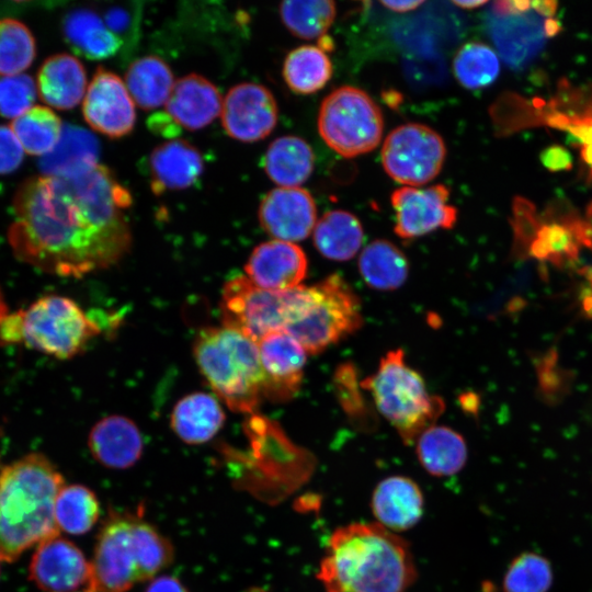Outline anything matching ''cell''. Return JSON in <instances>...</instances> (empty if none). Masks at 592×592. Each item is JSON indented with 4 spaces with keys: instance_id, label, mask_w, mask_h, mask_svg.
<instances>
[{
    "instance_id": "cell-1",
    "label": "cell",
    "mask_w": 592,
    "mask_h": 592,
    "mask_svg": "<svg viewBox=\"0 0 592 592\" xmlns=\"http://www.w3.org/2000/svg\"><path fill=\"white\" fill-rule=\"evenodd\" d=\"M128 191L102 164L75 178L37 175L16 191L8 239L14 255L46 273L82 277L132 247Z\"/></svg>"
},
{
    "instance_id": "cell-2",
    "label": "cell",
    "mask_w": 592,
    "mask_h": 592,
    "mask_svg": "<svg viewBox=\"0 0 592 592\" xmlns=\"http://www.w3.org/2000/svg\"><path fill=\"white\" fill-rule=\"evenodd\" d=\"M317 579L325 592H407L417 568L402 537L377 522H353L331 533Z\"/></svg>"
},
{
    "instance_id": "cell-3",
    "label": "cell",
    "mask_w": 592,
    "mask_h": 592,
    "mask_svg": "<svg viewBox=\"0 0 592 592\" xmlns=\"http://www.w3.org/2000/svg\"><path fill=\"white\" fill-rule=\"evenodd\" d=\"M65 480L54 464L31 453L0 471V561L59 535L55 502Z\"/></svg>"
},
{
    "instance_id": "cell-4",
    "label": "cell",
    "mask_w": 592,
    "mask_h": 592,
    "mask_svg": "<svg viewBox=\"0 0 592 592\" xmlns=\"http://www.w3.org/2000/svg\"><path fill=\"white\" fill-rule=\"evenodd\" d=\"M193 354L214 392L235 412L253 413L264 399L258 343L221 326L202 329Z\"/></svg>"
},
{
    "instance_id": "cell-5",
    "label": "cell",
    "mask_w": 592,
    "mask_h": 592,
    "mask_svg": "<svg viewBox=\"0 0 592 592\" xmlns=\"http://www.w3.org/2000/svg\"><path fill=\"white\" fill-rule=\"evenodd\" d=\"M361 386L372 392L377 410L406 444L434 425L444 410L443 399L428 392L422 376L406 364L400 349L389 351Z\"/></svg>"
},
{
    "instance_id": "cell-6",
    "label": "cell",
    "mask_w": 592,
    "mask_h": 592,
    "mask_svg": "<svg viewBox=\"0 0 592 592\" xmlns=\"http://www.w3.org/2000/svg\"><path fill=\"white\" fill-rule=\"evenodd\" d=\"M312 299L314 286L269 291L258 287L246 275H237L223 288V326L259 343L265 335L285 330L307 310Z\"/></svg>"
},
{
    "instance_id": "cell-7",
    "label": "cell",
    "mask_w": 592,
    "mask_h": 592,
    "mask_svg": "<svg viewBox=\"0 0 592 592\" xmlns=\"http://www.w3.org/2000/svg\"><path fill=\"white\" fill-rule=\"evenodd\" d=\"M363 325L360 299L346 281L332 274L314 285L307 310L284 331L309 354H318L357 331Z\"/></svg>"
},
{
    "instance_id": "cell-8",
    "label": "cell",
    "mask_w": 592,
    "mask_h": 592,
    "mask_svg": "<svg viewBox=\"0 0 592 592\" xmlns=\"http://www.w3.org/2000/svg\"><path fill=\"white\" fill-rule=\"evenodd\" d=\"M23 343L60 360L79 354L101 329L71 298L46 295L22 310Z\"/></svg>"
},
{
    "instance_id": "cell-9",
    "label": "cell",
    "mask_w": 592,
    "mask_h": 592,
    "mask_svg": "<svg viewBox=\"0 0 592 592\" xmlns=\"http://www.w3.org/2000/svg\"><path fill=\"white\" fill-rule=\"evenodd\" d=\"M383 128L380 109L358 88H338L320 105L319 134L331 149L343 157H355L375 149L382 139Z\"/></svg>"
},
{
    "instance_id": "cell-10",
    "label": "cell",
    "mask_w": 592,
    "mask_h": 592,
    "mask_svg": "<svg viewBox=\"0 0 592 592\" xmlns=\"http://www.w3.org/2000/svg\"><path fill=\"white\" fill-rule=\"evenodd\" d=\"M137 514L111 511L96 538L91 563L92 592H127L140 582L134 534Z\"/></svg>"
},
{
    "instance_id": "cell-11",
    "label": "cell",
    "mask_w": 592,
    "mask_h": 592,
    "mask_svg": "<svg viewBox=\"0 0 592 592\" xmlns=\"http://www.w3.org/2000/svg\"><path fill=\"white\" fill-rule=\"evenodd\" d=\"M446 157L443 138L432 128L418 123L396 127L386 137L382 162L395 181L419 186L432 181Z\"/></svg>"
},
{
    "instance_id": "cell-12",
    "label": "cell",
    "mask_w": 592,
    "mask_h": 592,
    "mask_svg": "<svg viewBox=\"0 0 592 592\" xmlns=\"http://www.w3.org/2000/svg\"><path fill=\"white\" fill-rule=\"evenodd\" d=\"M547 19L533 8L532 1L492 3L487 15V30L510 68L522 69L538 55L548 37Z\"/></svg>"
},
{
    "instance_id": "cell-13",
    "label": "cell",
    "mask_w": 592,
    "mask_h": 592,
    "mask_svg": "<svg viewBox=\"0 0 592 592\" xmlns=\"http://www.w3.org/2000/svg\"><path fill=\"white\" fill-rule=\"evenodd\" d=\"M84 121L110 138L128 135L136 123L135 102L122 78L98 67L82 102Z\"/></svg>"
},
{
    "instance_id": "cell-14",
    "label": "cell",
    "mask_w": 592,
    "mask_h": 592,
    "mask_svg": "<svg viewBox=\"0 0 592 592\" xmlns=\"http://www.w3.org/2000/svg\"><path fill=\"white\" fill-rule=\"evenodd\" d=\"M220 117L223 128L230 138L254 143L272 133L278 110L269 89L262 84L242 82L226 93Z\"/></svg>"
},
{
    "instance_id": "cell-15",
    "label": "cell",
    "mask_w": 592,
    "mask_h": 592,
    "mask_svg": "<svg viewBox=\"0 0 592 592\" xmlns=\"http://www.w3.org/2000/svg\"><path fill=\"white\" fill-rule=\"evenodd\" d=\"M449 190L444 184L395 190L390 196L396 214L395 232L402 239H413L439 228H452L457 209L447 204Z\"/></svg>"
},
{
    "instance_id": "cell-16",
    "label": "cell",
    "mask_w": 592,
    "mask_h": 592,
    "mask_svg": "<svg viewBox=\"0 0 592 592\" xmlns=\"http://www.w3.org/2000/svg\"><path fill=\"white\" fill-rule=\"evenodd\" d=\"M30 579L46 592H76L91 582V563L69 539L59 535L37 545L30 563Z\"/></svg>"
},
{
    "instance_id": "cell-17",
    "label": "cell",
    "mask_w": 592,
    "mask_h": 592,
    "mask_svg": "<svg viewBox=\"0 0 592 592\" xmlns=\"http://www.w3.org/2000/svg\"><path fill=\"white\" fill-rule=\"evenodd\" d=\"M259 221L275 240L301 241L314 230L317 208L303 187H276L267 192L259 206Z\"/></svg>"
},
{
    "instance_id": "cell-18",
    "label": "cell",
    "mask_w": 592,
    "mask_h": 592,
    "mask_svg": "<svg viewBox=\"0 0 592 592\" xmlns=\"http://www.w3.org/2000/svg\"><path fill=\"white\" fill-rule=\"evenodd\" d=\"M258 348L264 376L263 397L275 402L289 400L301 386L306 351L284 330L265 335Z\"/></svg>"
},
{
    "instance_id": "cell-19",
    "label": "cell",
    "mask_w": 592,
    "mask_h": 592,
    "mask_svg": "<svg viewBox=\"0 0 592 592\" xmlns=\"http://www.w3.org/2000/svg\"><path fill=\"white\" fill-rule=\"evenodd\" d=\"M307 269L308 261L300 247L275 239L257 246L244 265L246 276L258 287L269 291L300 286Z\"/></svg>"
},
{
    "instance_id": "cell-20",
    "label": "cell",
    "mask_w": 592,
    "mask_h": 592,
    "mask_svg": "<svg viewBox=\"0 0 592 592\" xmlns=\"http://www.w3.org/2000/svg\"><path fill=\"white\" fill-rule=\"evenodd\" d=\"M223 99L205 77L190 73L178 79L164 104V113L177 127L198 130L220 115Z\"/></svg>"
},
{
    "instance_id": "cell-21",
    "label": "cell",
    "mask_w": 592,
    "mask_h": 592,
    "mask_svg": "<svg viewBox=\"0 0 592 592\" xmlns=\"http://www.w3.org/2000/svg\"><path fill=\"white\" fill-rule=\"evenodd\" d=\"M420 487L405 476H390L375 487L371 508L376 522L397 533L412 528L423 515Z\"/></svg>"
},
{
    "instance_id": "cell-22",
    "label": "cell",
    "mask_w": 592,
    "mask_h": 592,
    "mask_svg": "<svg viewBox=\"0 0 592 592\" xmlns=\"http://www.w3.org/2000/svg\"><path fill=\"white\" fill-rule=\"evenodd\" d=\"M148 166L150 186L156 195L190 187L204 169L200 150L184 139L158 145L149 156Z\"/></svg>"
},
{
    "instance_id": "cell-23",
    "label": "cell",
    "mask_w": 592,
    "mask_h": 592,
    "mask_svg": "<svg viewBox=\"0 0 592 592\" xmlns=\"http://www.w3.org/2000/svg\"><path fill=\"white\" fill-rule=\"evenodd\" d=\"M92 456L103 466L126 469L135 465L144 449L137 425L123 415H109L93 425L88 437Z\"/></svg>"
},
{
    "instance_id": "cell-24",
    "label": "cell",
    "mask_w": 592,
    "mask_h": 592,
    "mask_svg": "<svg viewBox=\"0 0 592 592\" xmlns=\"http://www.w3.org/2000/svg\"><path fill=\"white\" fill-rule=\"evenodd\" d=\"M87 89L86 69L78 58L69 54L48 57L37 75V91L42 101L58 110L78 105Z\"/></svg>"
},
{
    "instance_id": "cell-25",
    "label": "cell",
    "mask_w": 592,
    "mask_h": 592,
    "mask_svg": "<svg viewBox=\"0 0 592 592\" xmlns=\"http://www.w3.org/2000/svg\"><path fill=\"white\" fill-rule=\"evenodd\" d=\"M225 413L218 400L206 392H193L181 398L172 409L173 432L187 444H203L221 429Z\"/></svg>"
},
{
    "instance_id": "cell-26",
    "label": "cell",
    "mask_w": 592,
    "mask_h": 592,
    "mask_svg": "<svg viewBox=\"0 0 592 592\" xmlns=\"http://www.w3.org/2000/svg\"><path fill=\"white\" fill-rule=\"evenodd\" d=\"M582 91L578 90L577 105L566 106L561 96L548 103L534 104L535 112L542 116V123L567 130L580 148V158L585 167L588 181H592V94H588L583 106L580 107Z\"/></svg>"
},
{
    "instance_id": "cell-27",
    "label": "cell",
    "mask_w": 592,
    "mask_h": 592,
    "mask_svg": "<svg viewBox=\"0 0 592 592\" xmlns=\"http://www.w3.org/2000/svg\"><path fill=\"white\" fill-rule=\"evenodd\" d=\"M99 146L95 138L82 128L64 126L55 149L43 157L44 175L75 178L98 163Z\"/></svg>"
},
{
    "instance_id": "cell-28",
    "label": "cell",
    "mask_w": 592,
    "mask_h": 592,
    "mask_svg": "<svg viewBox=\"0 0 592 592\" xmlns=\"http://www.w3.org/2000/svg\"><path fill=\"white\" fill-rule=\"evenodd\" d=\"M415 442L418 459L432 476H453L465 466L467 445L463 436L451 428L432 425Z\"/></svg>"
},
{
    "instance_id": "cell-29",
    "label": "cell",
    "mask_w": 592,
    "mask_h": 592,
    "mask_svg": "<svg viewBox=\"0 0 592 592\" xmlns=\"http://www.w3.org/2000/svg\"><path fill=\"white\" fill-rule=\"evenodd\" d=\"M311 147L297 136H282L272 141L263 158L267 177L283 187H297L312 172Z\"/></svg>"
},
{
    "instance_id": "cell-30",
    "label": "cell",
    "mask_w": 592,
    "mask_h": 592,
    "mask_svg": "<svg viewBox=\"0 0 592 592\" xmlns=\"http://www.w3.org/2000/svg\"><path fill=\"white\" fill-rule=\"evenodd\" d=\"M64 34L77 53L93 60L112 57L123 44L103 18L89 9L71 11L64 21Z\"/></svg>"
},
{
    "instance_id": "cell-31",
    "label": "cell",
    "mask_w": 592,
    "mask_h": 592,
    "mask_svg": "<svg viewBox=\"0 0 592 592\" xmlns=\"http://www.w3.org/2000/svg\"><path fill=\"white\" fill-rule=\"evenodd\" d=\"M124 82L134 102L143 110L166 104L175 83L169 65L156 55H147L132 62Z\"/></svg>"
},
{
    "instance_id": "cell-32",
    "label": "cell",
    "mask_w": 592,
    "mask_h": 592,
    "mask_svg": "<svg viewBox=\"0 0 592 592\" xmlns=\"http://www.w3.org/2000/svg\"><path fill=\"white\" fill-rule=\"evenodd\" d=\"M364 232L360 220L350 212H327L314 228V244L326 258L334 261L352 259L363 243Z\"/></svg>"
},
{
    "instance_id": "cell-33",
    "label": "cell",
    "mask_w": 592,
    "mask_h": 592,
    "mask_svg": "<svg viewBox=\"0 0 592 592\" xmlns=\"http://www.w3.org/2000/svg\"><path fill=\"white\" fill-rule=\"evenodd\" d=\"M358 271L371 288L394 291L406 282L409 262L396 244L385 239H377L362 250L358 258Z\"/></svg>"
},
{
    "instance_id": "cell-34",
    "label": "cell",
    "mask_w": 592,
    "mask_h": 592,
    "mask_svg": "<svg viewBox=\"0 0 592 592\" xmlns=\"http://www.w3.org/2000/svg\"><path fill=\"white\" fill-rule=\"evenodd\" d=\"M283 78L297 94H311L330 80L332 65L320 47L305 45L288 53L283 64Z\"/></svg>"
},
{
    "instance_id": "cell-35",
    "label": "cell",
    "mask_w": 592,
    "mask_h": 592,
    "mask_svg": "<svg viewBox=\"0 0 592 592\" xmlns=\"http://www.w3.org/2000/svg\"><path fill=\"white\" fill-rule=\"evenodd\" d=\"M10 127L25 152L43 157L55 149L64 128L54 111L39 105L14 118Z\"/></svg>"
},
{
    "instance_id": "cell-36",
    "label": "cell",
    "mask_w": 592,
    "mask_h": 592,
    "mask_svg": "<svg viewBox=\"0 0 592 592\" xmlns=\"http://www.w3.org/2000/svg\"><path fill=\"white\" fill-rule=\"evenodd\" d=\"M100 517L95 493L82 485L64 486L55 502V522L59 531L71 535L88 533Z\"/></svg>"
},
{
    "instance_id": "cell-37",
    "label": "cell",
    "mask_w": 592,
    "mask_h": 592,
    "mask_svg": "<svg viewBox=\"0 0 592 592\" xmlns=\"http://www.w3.org/2000/svg\"><path fill=\"white\" fill-rule=\"evenodd\" d=\"M280 15L292 34L304 39L321 38L335 16L330 0H293L280 5Z\"/></svg>"
},
{
    "instance_id": "cell-38",
    "label": "cell",
    "mask_w": 592,
    "mask_h": 592,
    "mask_svg": "<svg viewBox=\"0 0 592 592\" xmlns=\"http://www.w3.org/2000/svg\"><path fill=\"white\" fill-rule=\"evenodd\" d=\"M453 70L457 81L467 89L490 86L498 77L500 62L497 54L482 43H467L456 53Z\"/></svg>"
},
{
    "instance_id": "cell-39",
    "label": "cell",
    "mask_w": 592,
    "mask_h": 592,
    "mask_svg": "<svg viewBox=\"0 0 592 592\" xmlns=\"http://www.w3.org/2000/svg\"><path fill=\"white\" fill-rule=\"evenodd\" d=\"M35 54V39L26 25L14 19H1L0 75H21L33 62Z\"/></svg>"
},
{
    "instance_id": "cell-40",
    "label": "cell",
    "mask_w": 592,
    "mask_h": 592,
    "mask_svg": "<svg viewBox=\"0 0 592 592\" xmlns=\"http://www.w3.org/2000/svg\"><path fill=\"white\" fill-rule=\"evenodd\" d=\"M134 533L138 548L140 582L153 579L172 562L173 546L155 526L138 515L135 519Z\"/></svg>"
},
{
    "instance_id": "cell-41",
    "label": "cell",
    "mask_w": 592,
    "mask_h": 592,
    "mask_svg": "<svg viewBox=\"0 0 592 592\" xmlns=\"http://www.w3.org/2000/svg\"><path fill=\"white\" fill-rule=\"evenodd\" d=\"M553 581L550 563L535 553H523L510 563L503 579L504 592H547Z\"/></svg>"
},
{
    "instance_id": "cell-42",
    "label": "cell",
    "mask_w": 592,
    "mask_h": 592,
    "mask_svg": "<svg viewBox=\"0 0 592 592\" xmlns=\"http://www.w3.org/2000/svg\"><path fill=\"white\" fill-rule=\"evenodd\" d=\"M36 99L34 80L26 75L0 79V115L16 118L32 109Z\"/></svg>"
},
{
    "instance_id": "cell-43",
    "label": "cell",
    "mask_w": 592,
    "mask_h": 592,
    "mask_svg": "<svg viewBox=\"0 0 592 592\" xmlns=\"http://www.w3.org/2000/svg\"><path fill=\"white\" fill-rule=\"evenodd\" d=\"M24 149L10 126L0 125V175L16 170L23 161Z\"/></svg>"
},
{
    "instance_id": "cell-44",
    "label": "cell",
    "mask_w": 592,
    "mask_h": 592,
    "mask_svg": "<svg viewBox=\"0 0 592 592\" xmlns=\"http://www.w3.org/2000/svg\"><path fill=\"white\" fill-rule=\"evenodd\" d=\"M106 26L123 42L126 34L134 27V16L128 10L112 8L106 10L103 18Z\"/></svg>"
},
{
    "instance_id": "cell-45",
    "label": "cell",
    "mask_w": 592,
    "mask_h": 592,
    "mask_svg": "<svg viewBox=\"0 0 592 592\" xmlns=\"http://www.w3.org/2000/svg\"><path fill=\"white\" fill-rule=\"evenodd\" d=\"M23 343L22 310L8 314L0 322V344Z\"/></svg>"
},
{
    "instance_id": "cell-46",
    "label": "cell",
    "mask_w": 592,
    "mask_h": 592,
    "mask_svg": "<svg viewBox=\"0 0 592 592\" xmlns=\"http://www.w3.org/2000/svg\"><path fill=\"white\" fill-rule=\"evenodd\" d=\"M540 161L550 171L569 170L572 167L570 152L559 145H553L542 151Z\"/></svg>"
},
{
    "instance_id": "cell-47",
    "label": "cell",
    "mask_w": 592,
    "mask_h": 592,
    "mask_svg": "<svg viewBox=\"0 0 592 592\" xmlns=\"http://www.w3.org/2000/svg\"><path fill=\"white\" fill-rule=\"evenodd\" d=\"M145 592H189L175 577L161 576L151 580Z\"/></svg>"
},
{
    "instance_id": "cell-48",
    "label": "cell",
    "mask_w": 592,
    "mask_h": 592,
    "mask_svg": "<svg viewBox=\"0 0 592 592\" xmlns=\"http://www.w3.org/2000/svg\"><path fill=\"white\" fill-rule=\"evenodd\" d=\"M380 3L392 11L407 12L417 9L423 1H382Z\"/></svg>"
},
{
    "instance_id": "cell-49",
    "label": "cell",
    "mask_w": 592,
    "mask_h": 592,
    "mask_svg": "<svg viewBox=\"0 0 592 592\" xmlns=\"http://www.w3.org/2000/svg\"><path fill=\"white\" fill-rule=\"evenodd\" d=\"M533 8L545 18H553L557 9L556 1H532Z\"/></svg>"
},
{
    "instance_id": "cell-50",
    "label": "cell",
    "mask_w": 592,
    "mask_h": 592,
    "mask_svg": "<svg viewBox=\"0 0 592 592\" xmlns=\"http://www.w3.org/2000/svg\"><path fill=\"white\" fill-rule=\"evenodd\" d=\"M584 244L592 249V203L588 207L584 219Z\"/></svg>"
},
{
    "instance_id": "cell-51",
    "label": "cell",
    "mask_w": 592,
    "mask_h": 592,
    "mask_svg": "<svg viewBox=\"0 0 592 592\" xmlns=\"http://www.w3.org/2000/svg\"><path fill=\"white\" fill-rule=\"evenodd\" d=\"M453 3L462 9H475V8H478L480 5H483L486 4V1H476V0H471V1H453Z\"/></svg>"
},
{
    "instance_id": "cell-52",
    "label": "cell",
    "mask_w": 592,
    "mask_h": 592,
    "mask_svg": "<svg viewBox=\"0 0 592 592\" xmlns=\"http://www.w3.org/2000/svg\"><path fill=\"white\" fill-rule=\"evenodd\" d=\"M9 314L8 307L5 304V300L3 298V295L0 289V322L3 320V318Z\"/></svg>"
},
{
    "instance_id": "cell-53",
    "label": "cell",
    "mask_w": 592,
    "mask_h": 592,
    "mask_svg": "<svg viewBox=\"0 0 592 592\" xmlns=\"http://www.w3.org/2000/svg\"><path fill=\"white\" fill-rule=\"evenodd\" d=\"M76 592H92L90 590H82V591H76Z\"/></svg>"
}]
</instances>
